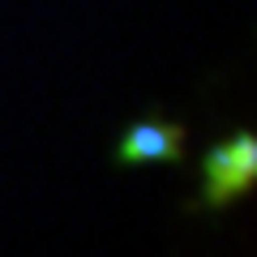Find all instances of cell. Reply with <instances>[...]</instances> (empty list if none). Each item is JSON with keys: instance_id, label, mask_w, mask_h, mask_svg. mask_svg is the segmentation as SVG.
Returning a JSON list of instances; mask_svg holds the SVG:
<instances>
[{"instance_id": "cell-1", "label": "cell", "mask_w": 257, "mask_h": 257, "mask_svg": "<svg viewBox=\"0 0 257 257\" xmlns=\"http://www.w3.org/2000/svg\"><path fill=\"white\" fill-rule=\"evenodd\" d=\"M202 176V193L193 197L184 210L189 214H223L248 197L257 184V133L253 128H236L223 142H214L197 163Z\"/></svg>"}, {"instance_id": "cell-2", "label": "cell", "mask_w": 257, "mask_h": 257, "mask_svg": "<svg viewBox=\"0 0 257 257\" xmlns=\"http://www.w3.org/2000/svg\"><path fill=\"white\" fill-rule=\"evenodd\" d=\"M184 138L189 128L180 120H167V116H142V120H128L120 128L116 146H111V163L116 167H176L184 163Z\"/></svg>"}]
</instances>
